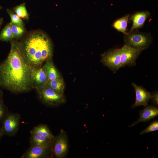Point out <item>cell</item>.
<instances>
[{
  "instance_id": "cell-5",
  "label": "cell",
  "mask_w": 158,
  "mask_h": 158,
  "mask_svg": "<svg viewBox=\"0 0 158 158\" xmlns=\"http://www.w3.org/2000/svg\"><path fill=\"white\" fill-rule=\"evenodd\" d=\"M20 119L19 114L8 112L1 123V127L4 135L8 136L15 135L19 129Z\"/></svg>"
},
{
  "instance_id": "cell-10",
  "label": "cell",
  "mask_w": 158,
  "mask_h": 158,
  "mask_svg": "<svg viewBox=\"0 0 158 158\" xmlns=\"http://www.w3.org/2000/svg\"><path fill=\"white\" fill-rule=\"evenodd\" d=\"M131 85L135 93V100L134 104L131 107L133 108L140 106L145 107L151 99V94L142 86L138 85L134 83Z\"/></svg>"
},
{
  "instance_id": "cell-26",
  "label": "cell",
  "mask_w": 158,
  "mask_h": 158,
  "mask_svg": "<svg viewBox=\"0 0 158 158\" xmlns=\"http://www.w3.org/2000/svg\"><path fill=\"white\" fill-rule=\"evenodd\" d=\"M4 135L1 129V127H0V141L2 137Z\"/></svg>"
},
{
  "instance_id": "cell-29",
  "label": "cell",
  "mask_w": 158,
  "mask_h": 158,
  "mask_svg": "<svg viewBox=\"0 0 158 158\" xmlns=\"http://www.w3.org/2000/svg\"><path fill=\"white\" fill-rule=\"evenodd\" d=\"M2 8V7L0 5V11Z\"/></svg>"
},
{
  "instance_id": "cell-19",
  "label": "cell",
  "mask_w": 158,
  "mask_h": 158,
  "mask_svg": "<svg viewBox=\"0 0 158 158\" xmlns=\"http://www.w3.org/2000/svg\"><path fill=\"white\" fill-rule=\"evenodd\" d=\"M13 39L10 23L7 24L0 33V41L8 42Z\"/></svg>"
},
{
  "instance_id": "cell-28",
  "label": "cell",
  "mask_w": 158,
  "mask_h": 158,
  "mask_svg": "<svg viewBox=\"0 0 158 158\" xmlns=\"http://www.w3.org/2000/svg\"><path fill=\"white\" fill-rule=\"evenodd\" d=\"M3 94L2 91L0 89V101L3 100Z\"/></svg>"
},
{
  "instance_id": "cell-13",
  "label": "cell",
  "mask_w": 158,
  "mask_h": 158,
  "mask_svg": "<svg viewBox=\"0 0 158 158\" xmlns=\"http://www.w3.org/2000/svg\"><path fill=\"white\" fill-rule=\"evenodd\" d=\"M139 114L138 120L130 127L133 126L139 122H146L154 118L158 115V109L156 106L147 105L144 109L140 111Z\"/></svg>"
},
{
  "instance_id": "cell-20",
  "label": "cell",
  "mask_w": 158,
  "mask_h": 158,
  "mask_svg": "<svg viewBox=\"0 0 158 158\" xmlns=\"http://www.w3.org/2000/svg\"><path fill=\"white\" fill-rule=\"evenodd\" d=\"M9 23L13 38H18L21 37L25 32L24 26L13 24L11 22Z\"/></svg>"
},
{
  "instance_id": "cell-2",
  "label": "cell",
  "mask_w": 158,
  "mask_h": 158,
  "mask_svg": "<svg viewBox=\"0 0 158 158\" xmlns=\"http://www.w3.org/2000/svg\"><path fill=\"white\" fill-rule=\"evenodd\" d=\"M20 44L25 58L31 67L41 66L44 62L51 58V42L48 37L42 32L30 34Z\"/></svg>"
},
{
  "instance_id": "cell-11",
  "label": "cell",
  "mask_w": 158,
  "mask_h": 158,
  "mask_svg": "<svg viewBox=\"0 0 158 158\" xmlns=\"http://www.w3.org/2000/svg\"><path fill=\"white\" fill-rule=\"evenodd\" d=\"M31 78L35 89L46 85L48 81L46 74L41 66L31 67Z\"/></svg>"
},
{
  "instance_id": "cell-6",
  "label": "cell",
  "mask_w": 158,
  "mask_h": 158,
  "mask_svg": "<svg viewBox=\"0 0 158 158\" xmlns=\"http://www.w3.org/2000/svg\"><path fill=\"white\" fill-rule=\"evenodd\" d=\"M100 61L114 73L121 68L120 48H113L101 55Z\"/></svg>"
},
{
  "instance_id": "cell-25",
  "label": "cell",
  "mask_w": 158,
  "mask_h": 158,
  "mask_svg": "<svg viewBox=\"0 0 158 158\" xmlns=\"http://www.w3.org/2000/svg\"><path fill=\"white\" fill-rule=\"evenodd\" d=\"M151 94V99L152 103L154 105L157 106L158 105V92L157 90H156Z\"/></svg>"
},
{
  "instance_id": "cell-14",
  "label": "cell",
  "mask_w": 158,
  "mask_h": 158,
  "mask_svg": "<svg viewBox=\"0 0 158 158\" xmlns=\"http://www.w3.org/2000/svg\"><path fill=\"white\" fill-rule=\"evenodd\" d=\"M42 67L46 74L48 81L62 78L51 59L47 60Z\"/></svg>"
},
{
  "instance_id": "cell-21",
  "label": "cell",
  "mask_w": 158,
  "mask_h": 158,
  "mask_svg": "<svg viewBox=\"0 0 158 158\" xmlns=\"http://www.w3.org/2000/svg\"><path fill=\"white\" fill-rule=\"evenodd\" d=\"M15 13L20 18L28 20L29 15L26 7L25 3H23L13 8Z\"/></svg>"
},
{
  "instance_id": "cell-4",
  "label": "cell",
  "mask_w": 158,
  "mask_h": 158,
  "mask_svg": "<svg viewBox=\"0 0 158 158\" xmlns=\"http://www.w3.org/2000/svg\"><path fill=\"white\" fill-rule=\"evenodd\" d=\"M35 89L39 98L48 105L56 106L65 101L63 94L57 93L47 85Z\"/></svg>"
},
{
  "instance_id": "cell-9",
  "label": "cell",
  "mask_w": 158,
  "mask_h": 158,
  "mask_svg": "<svg viewBox=\"0 0 158 158\" xmlns=\"http://www.w3.org/2000/svg\"><path fill=\"white\" fill-rule=\"evenodd\" d=\"M53 152L56 158L64 157L67 152L68 148L67 139L66 135L63 130L55 137L53 140Z\"/></svg>"
},
{
  "instance_id": "cell-22",
  "label": "cell",
  "mask_w": 158,
  "mask_h": 158,
  "mask_svg": "<svg viewBox=\"0 0 158 158\" xmlns=\"http://www.w3.org/2000/svg\"><path fill=\"white\" fill-rule=\"evenodd\" d=\"M6 12L10 17L11 20V22L13 24L24 26V23L21 18L13 12L11 10L7 9Z\"/></svg>"
},
{
  "instance_id": "cell-8",
  "label": "cell",
  "mask_w": 158,
  "mask_h": 158,
  "mask_svg": "<svg viewBox=\"0 0 158 158\" xmlns=\"http://www.w3.org/2000/svg\"><path fill=\"white\" fill-rule=\"evenodd\" d=\"M53 140L42 145L30 146L21 158H42L46 157L48 152L53 150Z\"/></svg>"
},
{
  "instance_id": "cell-12",
  "label": "cell",
  "mask_w": 158,
  "mask_h": 158,
  "mask_svg": "<svg viewBox=\"0 0 158 158\" xmlns=\"http://www.w3.org/2000/svg\"><path fill=\"white\" fill-rule=\"evenodd\" d=\"M150 16V13L147 10L138 11L130 15L129 19L132 21V25L129 31L142 28Z\"/></svg>"
},
{
  "instance_id": "cell-1",
  "label": "cell",
  "mask_w": 158,
  "mask_h": 158,
  "mask_svg": "<svg viewBox=\"0 0 158 158\" xmlns=\"http://www.w3.org/2000/svg\"><path fill=\"white\" fill-rule=\"evenodd\" d=\"M10 41V52L0 64V87L15 93L27 92L34 88L31 67L25 58L20 43Z\"/></svg>"
},
{
  "instance_id": "cell-23",
  "label": "cell",
  "mask_w": 158,
  "mask_h": 158,
  "mask_svg": "<svg viewBox=\"0 0 158 158\" xmlns=\"http://www.w3.org/2000/svg\"><path fill=\"white\" fill-rule=\"evenodd\" d=\"M158 130V121H155L152 122L150 125L145 129L142 131L140 133L142 135L145 133L157 130Z\"/></svg>"
},
{
  "instance_id": "cell-24",
  "label": "cell",
  "mask_w": 158,
  "mask_h": 158,
  "mask_svg": "<svg viewBox=\"0 0 158 158\" xmlns=\"http://www.w3.org/2000/svg\"><path fill=\"white\" fill-rule=\"evenodd\" d=\"M8 112V108L5 104L3 100H1L0 101V124Z\"/></svg>"
},
{
  "instance_id": "cell-16",
  "label": "cell",
  "mask_w": 158,
  "mask_h": 158,
  "mask_svg": "<svg viewBox=\"0 0 158 158\" xmlns=\"http://www.w3.org/2000/svg\"><path fill=\"white\" fill-rule=\"evenodd\" d=\"M30 133L37 134L53 140L55 138L48 127L44 124H40L35 127L30 131Z\"/></svg>"
},
{
  "instance_id": "cell-7",
  "label": "cell",
  "mask_w": 158,
  "mask_h": 158,
  "mask_svg": "<svg viewBox=\"0 0 158 158\" xmlns=\"http://www.w3.org/2000/svg\"><path fill=\"white\" fill-rule=\"evenodd\" d=\"M121 68L136 65V61L143 50L124 45L120 48Z\"/></svg>"
},
{
  "instance_id": "cell-3",
  "label": "cell",
  "mask_w": 158,
  "mask_h": 158,
  "mask_svg": "<svg viewBox=\"0 0 158 158\" xmlns=\"http://www.w3.org/2000/svg\"><path fill=\"white\" fill-rule=\"evenodd\" d=\"M123 41L124 45L144 50L150 47L153 38L150 32H142L136 29L129 31L124 35Z\"/></svg>"
},
{
  "instance_id": "cell-17",
  "label": "cell",
  "mask_w": 158,
  "mask_h": 158,
  "mask_svg": "<svg viewBox=\"0 0 158 158\" xmlns=\"http://www.w3.org/2000/svg\"><path fill=\"white\" fill-rule=\"evenodd\" d=\"M46 85L57 93L63 94L65 85L62 78L49 80Z\"/></svg>"
},
{
  "instance_id": "cell-27",
  "label": "cell",
  "mask_w": 158,
  "mask_h": 158,
  "mask_svg": "<svg viewBox=\"0 0 158 158\" xmlns=\"http://www.w3.org/2000/svg\"><path fill=\"white\" fill-rule=\"evenodd\" d=\"M4 19L3 18H0V29L3 23Z\"/></svg>"
},
{
  "instance_id": "cell-15",
  "label": "cell",
  "mask_w": 158,
  "mask_h": 158,
  "mask_svg": "<svg viewBox=\"0 0 158 158\" xmlns=\"http://www.w3.org/2000/svg\"><path fill=\"white\" fill-rule=\"evenodd\" d=\"M130 15L127 14L116 20L112 23V27L124 35L127 34L126 30Z\"/></svg>"
},
{
  "instance_id": "cell-18",
  "label": "cell",
  "mask_w": 158,
  "mask_h": 158,
  "mask_svg": "<svg viewBox=\"0 0 158 158\" xmlns=\"http://www.w3.org/2000/svg\"><path fill=\"white\" fill-rule=\"evenodd\" d=\"M31 134L29 139L30 146L42 145L51 142L54 140L37 134L31 133Z\"/></svg>"
}]
</instances>
